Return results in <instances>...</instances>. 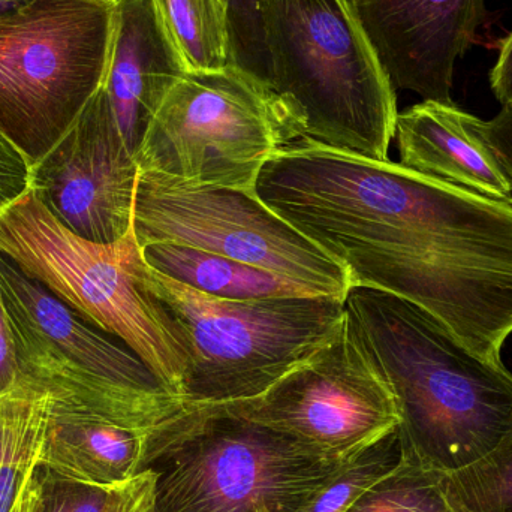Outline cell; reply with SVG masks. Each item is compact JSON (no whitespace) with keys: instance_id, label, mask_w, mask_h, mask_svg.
Here are the masks:
<instances>
[{"instance_id":"obj_26","label":"cell","mask_w":512,"mask_h":512,"mask_svg":"<svg viewBox=\"0 0 512 512\" xmlns=\"http://www.w3.org/2000/svg\"><path fill=\"white\" fill-rule=\"evenodd\" d=\"M155 481L153 469L117 486L111 496L107 512H156Z\"/></svg>"},{"instance_id":"obj_11","label":"cell","mask_w":512,"mask_h":512,"mask_svg":"<svg viewBox=\"0 0 512 512\" xmlns=\"http://www.w3.org/2000/svg\"><path fill=\"white\" fill-rule=\"evenodd\" d=\"M231 414L282 433L331 465L342 466L397 430L399 406L381 370L348 321L306 363Z\"/></svg>"},{"instance_id":"obj_23","label":"cell","mask_w":512,"mask_h":512,"mask_svg":"<svg viewBox=\"0 0 512 512\" xmlns=\"http://www.w3.org/2000/svg\"><path fill=\"white\" fill-rule=\"evenodd\" d=\"M230 15L231 62L268 84V62L258 0H225Z\"/></svg>"},{"instance_id":"obj_5","label":"cell","mask_w":512,"mask_h":512,"mask_svg":"<svg viewBox=\"0 0 512 512\" xmlns=\"http://www.w3.org/2000/svg\"><path fill=\"white\" fill-rule=\"evenodd\" d=\"M0 254L90 324L125 343L165 390L183 397L188 355L141 285L143 255L134 227L110 245L90 242L63 227L29 189L0 210Z\"/></svg>"},{"instance_id":"obj_22","label":"cell","mask_w":512,"mask_h":512,"mask_svg":"<svg viewBox=\"0 0 512 512\" xmlns=\"http://www.w3.org/2000/svg\"><path fill=\"white\" fill-rule=\"evenodd\" d=\"M348 512H457L448 501L444 475L403 456L402 462L370 487Z\"/></svg>"},{"instance_id":"obj_7","label":"cell","mask_w":512,"mask_h":512,"mask_svg":"<svg viewBox=\"0 0 512 512\" xmlns=\"http://www.w3.org/2000/svg\"><path fill=\"white\" fill-rule=\"evenodd\" d=\"M113 0H33L0 20V132L38 162L101 89Z\"/></svg>"},{"instance_id":"obj_12","label":"cell","mask_w":512,"mask_h":512,"mask_svg":"<svg viewBox=\"0 0 512 512\" xmlns=\"http://www.w3.org/2000/svg\"><path fill=\"white\" fill-rule=\"evenodd\" d=\"M138 165L98 90L62 138L32 165L30 191L77 236L110 245L134 222Z\"/></svg>"},{"instance_id":"obj_2","label":"cell","mask_w":512,"mask_h":512,"mask_svg":"<svg viewBox=\"0 0 512 512\" xmlns=\"http://www.w3.org/2000/svg\"><path fill=\"white\" fill-rule=\"evenodd\" d=\"M349 327L396 396L403 456L448 475L499 444L512 423V373L475 357L415 304L366 286L345 298Z\"/></svg>"},{"instance_id":"obj_4","label":"cell","mask_w":512,"mask_h":512,"mask_svg":"<svg viewBox=\"0 0 512 512\" xmlns=\"http://www.w3.org/2000/svg\"><path fill=\"white\" fill-rule=\"evenodd\" d=\"M138 277L188 355L183 397L192 405L262 396L345 324V301L337 298L225 300L164 276L144 259Z\"/></svg>"},{"instance_id":"obj_1","label":"cell","mask_w":512,"mask_h":512,"mask_svg":"<svg viewBox=\"0 0 512 512\" xmlns=\"http://www.w3.org/2000/svg\"><path fill=\"white\" fill-rule=\"evenodd\" d=\"M255 194L348 270L403 298L495 367L512 334V206L403 165L295 140Z\"/></svg>"},{"instance_id":"obj_13","label":"cell","mask_w":512,"mask_h":512,"mask_svg":"<svg viewBox=\"0 0 512 512\" xmlns=\"http://www.w3.org/2000/svg\"><path fill=\"white\" fill-rule=\"evenodd\" d=\"M394 89L454 104V68L486 20V0H352Z\"/></svg>"},{"instance_id":"obj_19","label":"cell","mask_w":512,"mask_h":512,"mask_svg":"<svg viewBox=\"0 0 512 512\" xmlns=\"http://www.w3.org/2000/svg\"><path fill=\"white\" fill-rule=\"evenodd\" d=\"M159 15L191 71H213L231 62L225 0H155Z\"/></svg>"},{"instance_id":"obj_9","label":"cell","mask_w":512,"mask_h":512,"mask_svg":"<svg viewBox=\"0 0 512 512\" xmlns=\"http://www.w3.org/2000/svg\"><path fill=\"white\" fill-rule=\"evenodd\" d=\"M138 246L167 243L225 256L285 277L318 297L345 301L348 270L298 233L255 192L188 185L138 170Z\"/></svg>"},{"instance_id":"obj_27","label":"cell","mask_w":512,"mask_h":512,"mask_svg":"<svg viewBox=\"0 0 512 512\" xmlns=\"http://www.w3.org/2000/svg\"><path fill=\"white\" fill-rule=\"evenodd\" d=\"M20 379L14 336L0 294V396L11 391Z\"/></svg>"},{"instance_id":"obj_6","label":"cell","mask_w":512,"mask_h":512,"mask_svg":"<svg viewBox=\"0 0 512 512\" xmlns=\"http://www.w3.org/2000/svg\"><path fill=\"white\" fill-rule=\"evenodd\" d=\"M300 138L291 107L230 62L182 75L153 117L135 161L140 171L188 185L255 192L271 156Z\"/></svg>"},{"instance_id":"obj_8","label":"cell","mask_w":512,"mask_h":512,"mask_svg":"<svg viewBox=\"0 0 512 512\" xmlns=\"http://www.w3.org/2000/svg\"><path fill=\"white\" fill-rule=\"evenodd\" d=\"M339 466L219 405H192L153 462L156 512H295Z\"/></svg>"},{"instance_id":"obj_15","label":"cell","mask_w":512,"mask_h":512,"mask_svg":"<svg viewBox=\"0 0 512 512\" xmlns=\"http://www.w3.org/2000/svg\"><path fill=\"white\" fill-rule=\"evenodd\" d=\"M456 104L423 101L397 114L400 165L490 200L511 204L512 189L492 150Z\"/></svg>"},{"instance_id":"obj_18","label":"cell","mask_w":512,"mask_h":512,"mask_svg":"<svg viewBox=\"0 0 512 512\" xmlns=\"http://www.w3.org/2000/svg\"><path fill=\"white\" fill-rule=\"evenodd\" d=\"M50 415L51 394L23 376L0 396V512L11 511L24 477L38 465Z\"/></svg>"},{"instance_id":"obj_30","label":"cell","mask_w":512,"mask_h":512,"mask_svg":"<svg viewBox=\"0 0 512 512\" xmlns=\"http://www.w3.org/2000/svg\"><path fill=\"white\" fill-rule=\"evenodd\" d=\"M255 512H276V511L268 510V508H259V510H256Z\"/></svg>"},{"instance_id":"obj_20","label":"cell","mask_w":512,"mask_h":512,"mask_svg":"<svg viewBox=\"0 0 512 512\" xmlns=\"http://www.w3.org/2000/svg\"><path fill=\"white\" fill-rule=\"evenodd\" d=\"M444 487L457 512H512V423L487 456L444 475Z\"/></svg>"},{"instance_id":"obj_16","label":"cell","mask_w":512,"mask_h":512,"mask_svg":"<svg viewBox=\"0 0 512 512\" xmlns=\"http://www.w3.org/2000/svg\"><path fill=\"white\" fill-rule=\"evenodd\" d=\"M182 415L168 429L146 432L51 405L50 426L38 465L89 486H122L150 469L167 450Z\"/></svg>"},{"instance_id":"obj_3","label":"cell","mask_w":512,"mask_h":512,"mask_svg":"<svg viewBox=\"0 0 512 512\" xmlns=\"http://www.w3.org/2000/svg\"><path fill=\"white\" fill-rule=\"evenodd\" d=\"M268 86L297 116L304 140L388 161L396 89L352 0H258Z\"/></svg>"},{"instance_id":"obj_21","label":"cell","mask_w":512,"mask_h":512,"mask_svg":"<svg viewBox=\"0 0 512 512\" xmlns=\"http://www.w3.org/2000/svg\"><path fill=\"white\" fill-rule=\"evenodd\" d=\"M403 459L399 430L385 436L351 462L339 466L295 512H348L349 508Z\"/></svg>"},{"instance_id":"obj_29","label":"cell","mask_w":512,"mask_h":512,"mask_svg":"<svg viewBox=\"0 0 512 512\" xmlns=\"http://www.w3.org/2000/svg\"><path fill=\"white\" fill-rule=\"evenodd\" d=\"M32 2L33 0H0V20L15 14Z\"/></svg>"},{"instance_id":"obj_17","label":"cell","mask_w":512,"mask_h":512,"mask_svg":"<svg viewBox=\"0 0 512 512\" xmlns=\"http://www.w3.org/2000/svg\"><path fill=\"white\" fill-rule=\"evenodd\" d=\"M140 249L144 261L153 270L213 297L225 300L318 297L285 277L225 256L167 243Z\"/></svg>"},{"instance_id":"obj_25","label":"cell","mask_w":512,"mask_h":512,"mask_svg":"<svg viewBox=\"0 0 512 512\" xmlns=\"http://www.w3.org/2000/svg\"><path fill=\"white\" fill-rule=\"evenodd\" d=\"M472 128L492 150L512 189V105H502L489 122L472 117Z\"/></svg>"},{"instance_id":"obj_28","label":"cell","mask_w":512,"mask_h":512,"mask_svg":"<svg viewBox=\"0 0 512 512\" xmlns=\"http://www.w3.org/2000/svg\"><path fill=\"white\" fill-rule=\"evenodd\" d=\"M490 86L502 105H512V30L499 47L498 60L490 72Z\"/></svg>"},{"instance_id":"obj_14","label":"cell","mask_w":512,"mask_h":512,"mask_svg":"<svg viewBox=\"0 0 512 512\" xmlns=\"http://www.w3.org/2000/svg\"><path fill=\"white\" fill-rule=\"evenodd\" d=\"M186 71L155 0H117L102 89L132 155L137 156L153 117Z\"/></svg>"},{"instance_id":"obj_10","label":"cell","mask_w":512,"mask_h":512,"mask_svg":"<svg viewBox=\"0 0 512 512\" xmlns=\"http://www.w3.org/2000/svg\"><path fill=\"white\" fill-rule=\"evenodd\" d=\"M0 294L23 378L107 408H165L179 400L125 343L90 324L3 254Z\"/></svg>"},{"instance_id":"obj_31","label":"cell","mask_w":512,"mask_h":512,"mask_svg":"<svg viewBox=\"0 0 512 512\" xmlns=\"http://www.w3.org/2000/svg\"><path fill=\"white\" fill-rule=\"evenodd\" d=\"M113 2H117V0H113Z\"/></svg>"},{"instance_id":"obj_24","label":"cell","mask_w":512,"mask_h":512,"mask_svg":"<svg viewBox=\"0 0 512 512\" xmlns=\"http://www.w3.org/2000/svg\"><path fill=\"white\" fill-rule=\"evenodd\" d=\"M32 164L0 132V210L23 197L30 189Z\"/></svg>"}]
</instances>
